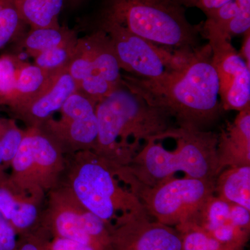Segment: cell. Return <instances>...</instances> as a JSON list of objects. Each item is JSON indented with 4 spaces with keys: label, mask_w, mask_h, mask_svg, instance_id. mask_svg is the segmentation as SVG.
I'll list each match as a JSON object with an SVG mask.
<instances>
[{
    "label": "cell",
    "mask_w": 250,
    "mask_h": 250,
    "mask_svg": "<svg viewBox=\"0 0 250 250\" xmlns=\"http://www.w3.org/2000/svg\"><path fill=\"white\" fill-rule=\"evenodd\" d=\"M25 129L18 126L17 121L0 115V152L4 161V167L9 170L11 161L22 141Z\"/></svg>",
    "instance_id": "obj_23"
},
{
    "label": "cell",
    "mask_w": 250,
    "mask_h": 250,
    "mask_svg": "<svg viewBox=\"0 0 250 250\" xmlns=\"http://www.w3.org/2000/svg\"><path fill=\"white\" fill-rule=\"evenodd\" d=\"M4 167V168H5L4 158H3L2 154H1V152H0V167Z\"/></svg>",
    "instance_id": "obj_32"
},
{
    "label": "cell",
    "mask_w": 250,
    "mask_h": 250,
    "mask_svg": "<svg viewBox=\"0 0 250 250\" xmlns=\"http://www.w3.org/2000/svg\"><path fill=\"white\" fill-rule=\"evenodd\" d=\"M108 230L111 250H182L179 231L146 212L118 215Z\"/></svg>",
    "instance_id": "obj_12"
},
{
    "label": "cell",
    "mask_w": 250,
    "mask_h": 250,
    "mask_svg": "<svg viewBox=\"0 0 250 250\" xmlns=\"http://www.w3.org/2000/svg\"><path fill=\"white\" fill-rule=\"evenodd\" d=\"M202 23L201 36L208 41L211 62L219 84L224 111L250 108V67L231 42V39L214 27Z\"/></svg>",
    "instance_id": "obj_10"
},
{
    "label": "cell",
    "mask_w": 250,
    "mask_h": 250,
    "mask_svg": "<svg viewBox=\"0 0 250 250\" xmlns=\"http://www.w3.org/2000/svg\"><path fill=\"white\" fill-rule=\"evenodd\" d=\"M236 1L239 11L227 28V36L230 39L250 31V0H236Z\"/></svg>",
    "instance_id": "obj_26"
},
{
    "label": "cell",
    "mask_w": 250,
    "mask_h": 250,
    "mask_svg": "<svg viewBox=\"0 0 250 250\" xmlns=\"http://www.w3.org/2000/svg\"><path fill=\"white\" fill-rule=\"evenodd\" d=\"M55 75L57 74L49 73L36 64L24 62L18 74L16 93L9 111L27 103L40 93Z\"/></svg>",
    "instance_id": "obj_19"
},
{
    "label": "cell",
    "mask_w": 250,
    "mask_h": 250,
    "mask_svg": "<svg viewBox=\"0 0 250 250\" xmlns=\"http://www.w3.org/2000/svg\"><path fill=\"white\" fill-rule=\"evenodd\" d=\"M67 156L41 126L26 127L22 141L9 167L20 187L47 195L62 182Z\"/></svg>",
    "instance_id": "obj_7"
},
{
    "label": "cell",
    "mask_w": 250,
    "mask_h": 250,
    "mask_svg": "<svg viewBox=\"0 0 250 250\" xmlns=\"http://www.w3.org/2000/svg\"><path fill=\"white\" fill-rule=\"evenodd\" d=\"M96 102L77 90L66 100L59 113L41 126L65 156L93 151L96 146L98 123Z\"/></svg>",
    "instance_id": "obj_11"
},
{
    "label": "cell",
    "mask_w": 250,
    "mask_h": 250,
    "mask_svg": "<svg viewBox=\"0 0 250 250\" xmlns=\"http://www.w3.org/2000/svg\"><path fill=\"white\" fill-rule=\"evenodd\" d=\"M77 37L75 29L64 26L30 29L21 40V45L33 58Z\"/></svg>",
    "instance_id": "obj_20"
},
{
    "label": "cell",
    "mask_w": 250,
    "mask_h": 250,
    "mask_svg": "<svg viewBox=\"0 0 250 250\" xmlns=\"http://www.w3.org/2000/svg\"><path fill=\"white\" fill-rule=\"evenodd\" d=\"M50 238L49 233L39 227L33 232L18 237L15 250H45L46 244Z\"/></svg>",
    "instance_id": "obj_27"
},
{
    "label": "cell",
    "mask_w": 250,
    "mask_h": 250,
    "mask_svg": "<svg viewBox=\"0 0 250 250\" xmlns=\"http://www.w3.org/2000/svg\"><path fill=\"white\" fill-rule=\"evenodd\" d=\"M78 36L34 57V64L52 74L67 70L76 51Z\"/></svg>",
    "instance_id": "obj_22"
},
{
    "label": "cell",
    "mask_w": 250,
    "mask_h": 250,
    "mask_svg": "<svg viewBox=\"0 0 250 250\" xmlns=\"http://www.w3.org/2000/svg\"><path fill=\"white\" fill-rule=\"evenodd\" d=\"M122 82L167 113L179 127L210 131L224 112L208 44L195 49L183 66L160 78L144 80L123 74Z\"/></svg>",
    "instance_id": "obj_1"
},
{
    "label": "cell",
    "mask_w": 250,
    "mask_h": 250,
    "mask_svg": "<svg viewBox=\"0 0 250 250\" xmlns=\"http://www.w3.org/2000/svg\"><path fill=\"white\" fill-rule=\"evenodd\" d=\"M185 8H197L205 14L206 17L214 12L231 0H176Z\"/></svg>",
    "instance_id": "obj_29"
},
{
    "label": "cell",
    "mask_w": 250,
    "mask_h": 250,
    "mask_svg": "<svg viewBox=\"0 0 250 250\" xmlns=\"http://www.w3.org/2000/svg\"><path fill=\"white\" fill-rule=\"evenodd\" d=\"M1 1H2V0H0V2H1Z\"/></svg>",
    "instance_id": "obj_34"
},
{
    "label": "cell",
    "mask_w": 250,
    "mask_h": 250,
    "mask_svg": "<svg viewBox=\"0 0 250 250\" xmlns=\"http://www.w3.org/2000/svg\"><path fill=\"white\" fill-rule=\"evenodd\" d=\"M89 29L104 31L111 41L122 70L144 80L160 78L180 68L195 50L157 45L115 24H98Z\"/></svg>",
    "instance_id": "obj_9"
},
{
    "label": "cell",
    "mask_w": 250,
    "mask_h": 250,
    "mask_svg": "<svg viewBox=\"0 0 250 250\" xmlns=\"http://www.w3.org/2000/svg\"><path fill=\"white\" fill-rule=\"evenodd\" d=\"M40 227L51 238L70 240L97 250H111L107 225L62 183L46 195Z\"/></svg>",
    "instance_id": "obj_6"
},
{
    "label": "cell",
    "mask_w": 250,
    "mask_h": 250,
    "mask_svg": "<svg viewBox=\"0 0 250 250\" xmlns=\"http://www.w3.org/2000/svg\"><path fill=\"white\" fill-rule=\"evenodd\" d=\"M17 243L16 231L0 212V250H15Z\"/></svg>",
    "instance_id": "obj_28"
},
{
    "label": "cell",
    "mask_w": 250,
    "mask_h": 250,
    "mask_svg": "<svg viewBox=\"0 0 250 250\" xmlns=\"http://www.w3.org/2000/svg\"><path fill=\"white\" fill-rule=\"evenodd\" d=\"M66 0H13L18 14L30 29L60 27L59 15Z\"/></svg>",
    "instance_id": "obj_18"
},
{
    "label": "cell",
    "mask_w": 250,
    "mask_h": 250,
    "mask_svg": "<svg viewBox=\"0 0 250 250\" xmlns=\"http://www.w3.org/2000/svg\"><path fill=\"white\" fill-rule=\"evenodd\" d=\"M46 195L20 187L9 170L0 167V212L18 237L33 232L40 227Z\"/></svg>",
    "instance_id": "obj_13"
},
{
    "label": "cell",
    "mask_w": 250,
    "mask_h": 250,
    "mask_svg": "<svg viewBox=\"0 0 250 250\" xmlns=\"http://www.w3.org/2000/svg\"><path fill=\"white\" fill-rule=\"evenodd\" d=\"M67 1V0H66ZM70 1H77V0H70Z\"/></svg>",
    "instance_id": "obj_33"
},
{
    "label": "cell",
    "mask_w": 250,
    "mask_h": 250,
    "mask_svg": "<svg viewBox=\"0 0 250 250\" xmlns=\"http://www.w3.org/2000/svg\"><path fill=\"white\" fill-rule=\"evenodd\" d=\"M98 135L93 152L111 165H129L141 141L170 139L177 125L160 108L149 104L121 82L96 106Z\"/></svg>",
    "instance_id": "obj_2"
},
{
    "label": "cell",
    "mask_w": 250,
    "mask_h": 250,
    "mask_svg": "<svg viewBox=\"0 0 250 250\" xmlns=\"http://www.w3.org/2000/svg\"><path fill=\"white\" fill-rule=\"evenodd\" d=\"M25 23L18 14L13 0L0 2V49L22 36Z\"/></svg>",
    "instance_id": "obj_24"
},
{
    "label": "cell",
    "mask_w": 250,
    "mask_h": 250,
    "mask_svg": "<svg viewBox=\"0 0 250 250\" xmlns=\"http://www.w3.org/2000/svg\"><path fill=\"white\" fill-rule=\"evenodd\" d=\"M218 135L219 172L227 167L250 166V108L238 112Z\"/></svg>",
    "instance_id": "obj_15"
},
{
    "label": "cell",
    "mask_w": 250,
    "mask_h": 250,
    "mask_svg": "<svg viewBox=\"0 0 250 250\" xmlns=\"http://www.w3.org/2000/svg\"><path fill=\"white\" fill-rule=\"evenodd\" d=\"M61 183L108 228L123 213H147L139 199L121 185L114 167L93 151L67 156Z\"/></svg>",
    "instance_id": "obj_5"
},
{
    "label": "cell",
    "mask_w": 250,
    "mask_h": 250,
    "mask_svg": "<svg viewBox=\"0 0 250 250\" xmlns=\"http://www.w3.org/2000/svg\"><path fill=\"white\" fill-rule=\"evenodd\" d=\"M185 9L176 0H102L88 24H115L157 45L195 50L202 23L189 22Z\"/></svg>",
    "instance_id": "obj_4"
},
{
    "label": "cell",
    "mask_w": 250,
    "mask_h": 250,
    "mask_svg": "<svg viewBox=\"0 0 250 250\" xmlns=\"http://www.w3.org/2000/svg\"><path fill=\"white\" fill-rule=\"evenodd\" d=\"M24 61L14 54L0 57V106L12 104L21 67Z\"/></svg>",
    "instance_id": "obj_21"
},
{
    "label": "cell",
    "mask_w": 250,
    "mask_h": 250,
    "mask_svg": "<svg viewBox=\"0 0 250 250\" xmlns=\"http://www.w3.org/2000/svg\"><path fill=\"white\" fill-rule=\"evenodd\" d=\"M215 181L173 178L152 187L129 178L121 179L120 182L139 199L149 216L159 223L176 228L214 194Z\"/></svg>",
    "instance_id": "obj_8"
},
{
    "label": "cell",
    "mask_w": 250,
    "mask_h": 250,
    "mask_svg": "<svg viewBox=\"0 0 250 250\" xmlns=\"http://www.w3.org/2000/svg\"><path fill=\"white\" fill-rule=\"evenodd\" d=\"M78 90L68 71L59 72L47 86L27 103L11 112L12 118L22 122L26 127L41 126L53 118L72 93Z\"/></svg>",
    "instance_id": "obj_14"
},
{
    "label": "cell",
    "mask_w": 250,
    "mask_h": 250,
    "mask_svg": "<svg viewBox=\"0 0 250 250\" xmlns=\"http://www.w3.org/2000/svg\"><path fill=\"white\" fill-rule=\"evenodd\" d=\"M216 196L250 211V166L224 169L215 181Z\"/></svg>",
    "instance_id": "obj_17"
},
{
    "label": "cell",
    "mask_w": 250,
    "mask_h": 250,
    "mask_svg": "<svg viewBox=\"0 0 250 250\" xmlns=\"http://www.w3.org/2000/svg\"><path fill=\"white\" fill-rule=\"evenodd\" d=\"M192 225L207 233L228 225L250 230V211L241 206L225 201L213 194L206 199L179 225Z\"/></svg>",
    "instance_id": "obj_16"
},
{
    "label": "cell",
    "mask_w": 250,
    "mask_h": 250,
    "mask_svg": "<svg viewBox=\"0 0 250 250\" xmlns=\"http://www.w3.org/2000/svg\"><path fill=\"white\" fill-rule=\"evenodd\" d=\"M244 35L241 51L238 52L246 62L247 65L250 67V31L246 32Z\"/></svg>",
    "instance_id": "obj_31"
},
{
    "label": "cell",
    "mask_w": 250,
    "mask_h": 250,
    "mask_svg": "<svg viewBox=\"0 0 250 250\" xmlns=\"http://www.w3.org/2000/svg\"><path fill=\"white\" fill-rule=\"evenodd\" d=\"M218 134L212 131L177 127L170 139L177 147L168 151L157 140H149L129 165L116 167L118 179L129 178L147 187H155L182 172L185 177L215 179L218 175Z\"/></svg>",
    "instance_id": "obj_3"
},
{
    "label": "cell",
    "mask_w": 250,
    "mask_h": 250,
    "mask_svg": "<svg viewBox=\"0 0 250 250\" xmlns=\"http://www.w3.org/2000/svg\"><path fill=\"white\" fill-rule=\"evenodd\" d=\"M174 228L182 237V250H232L196 227L182 225Z\"/></svg>",
    "instance_id": "obj_25"
},
{
    "label": "cell",
    "mask_w": 250,
    "mask_h": 250,
    "mask_svg": "<svg viewBox=\"0 0 250 250\" xmlns=\"http://www.w3.org/2000/svg\"><path fill=\"white\" fill-rule=\"evenodd\" d=\"M45 250H97L77 242L60 238H50L45 246Z\"/></svg>",
    "instance_id": "obj_30"
}]
</instances>
